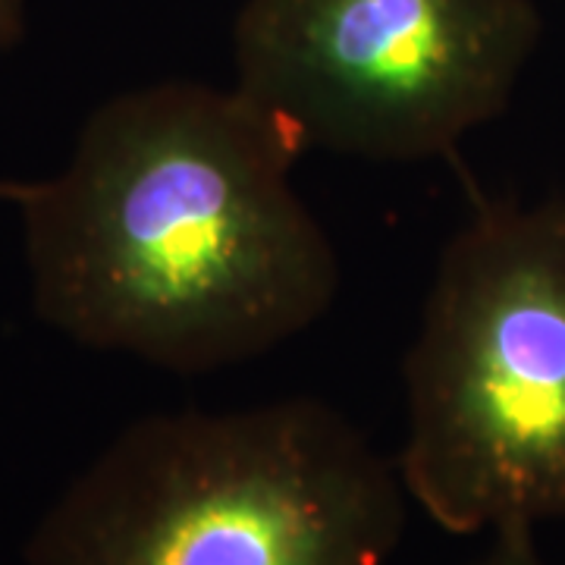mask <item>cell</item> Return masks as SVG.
<instances>
[{"instance_id": "1", "label": "cell", "mask_w": 565, "mask_h": 565, "mask_svg": "<svg viewBox=\"0 0 565 565\" xmlns=\"http://www.w3.org/2000/svg\"><path fill=\"white\" fill-rule=\"evenodd\" d=\"M305 148L243 92L154 82L104 102L17 207L32 302L63 337L173 374L262 359L321 321L340 258L292 189Z\"/></svg>"}, {"instance_id": "2", "label": "cell", "mask_w": 565, "mask_h": 565, "mask_svg": "<svg viewBox=\"0 0 565 565\" xmlns=\"http://www.w3.org/2000/svg\"><path fill=\"white\" fill-rule=\"evenodd\" d=\"M405 503L396 462L321 399L161 412L66 487L25 565H390Z\"/></svg>"}, {"instance_id": "3", "label": "cell", "mask_w": 565, "mask_h": 565, "mask_svg": "<svg viewBox=\"0 0 565 565\" xmlns=\"http://www.w3.org/2000/svg\"><path fill=\"white\" fill-rule=\"evenodd\" d=\"M399 478L449 534L565 519V195L481 202L403 364Z\"/></svg>"}, {"instance_id": "4", "label": "cell", "mask_w": 565, "mask_h": 565, "mask_svg": "<svg viewBox=\"0 0 565 565\" xmlns=\"http://www.w3.org/2000/svg\"><path fill=\"white\" fill-rule=\"evenodd\" d=\"M537 39L531 0H245L236 88L305 154L434 161L503 114Z\"/></svg>"}, {"instance_id": "5", "label": "cell", "mask_w": 565, "mask_h": 565, "mask_svg": "<svg viewBox=\"0 0 565 565\" xmlns=\"http://www.w3.org/2000/svg\"><path fill=\"white\" fill-rule=\"evenodd\" d=\"M534 531L537 527L531 525H505L490 531L487 550L468 565H546Z\"/></svg>"}, {"instance_id": "6", "label": "cell", "mask_w": 565, "mask_h": 565, "mask_svg": "<svg viewBox=\"0 0 565 565\" xmlns=\"http://www.w3.org/2000/svg\"><path fill=\"white\" fill-rule=\"evenodd\" d=\"M25 35V0H0V54Z\"/></svg>"}, {"instance_id": "7", "label": "cell", "mask_w": 565, "mask_h": 565, "mask_svg": "<svg viewBox=\"0 0 565 565\" xmlns=\"http://www.w3.org/2000/svg\"><path fill=\"white\" fill-rule=\"evenodd\" d=\"M25 189H29V182L0 180V202L17 204L22 199V195H25Z\"/></svg>"}]
</instances>
